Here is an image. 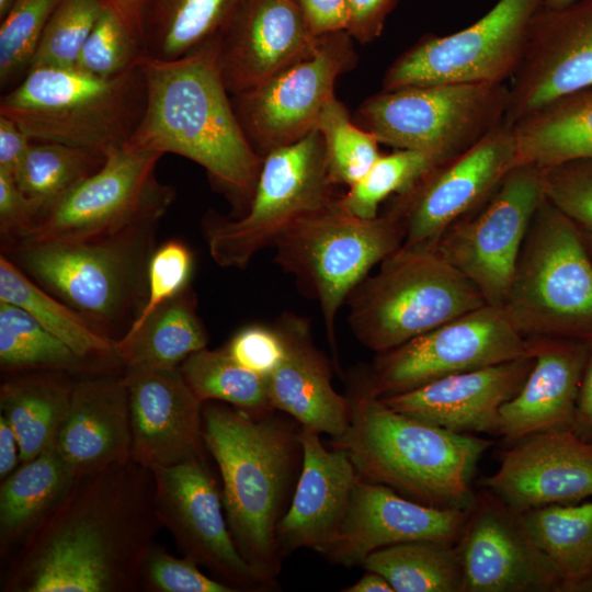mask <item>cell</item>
Instances as JSON below:
<instances>
[{"label":"cell","mask_w":592,"mask_h":592,"mask_svg":"<svg viewBox=\"0 0 592 592\" xmlns=\"http://www.w3.org/2000/svg\"><path fill=\"white\" fill-rule=\"evenodd\" d=\"M225 348L238 364L265 377L284 356V341L277 328L258 325L239 330Z\"/></svg>","instance_id":"cell-49"},{"label":"cell","mask_w":592,"mask_h":592,"mask_svg":"<svg viewBox=\"0 0 592 592\" xmlns=\"http://www.w3.org/2000/svg\"><path fill=\"white\" fill-rule=\"evenodd\" d=\"M132 424V459L152 469L206 458L203 403L180 367L124 366Z\"/></svg>","instance_id":"cell-24"},{"label":"cell","mask_w":592,"mask_h":592,"mask_svg":"<svg viewBox=\"0 0 592 592\" xmlns=\"http://www.w3.org/2000/svg\"><path fill=\"white\" fill-rule=\"evenodd\" d=\"M577 0H546L545 7L551 8V9H558L566 7Z\"/></svg>","instance_id":"cell-58"},{"label":"cell","mask_w":592,"mask_h":592,"mask_svg":"<svg viewBox=\"0 0 592 592\" xmlns=\"http://www.w3.org/2000/svg\"><path fill=\"white\" fill-rule=\"evenodd\" d=\"M55 448L75 478L132 459L130 410L123 375L109 372L76 378Z\"/></svg>","instance_id":"cell-28"},{"label":"cell","mask_w":592,"mask_h":592,"mask_svg":"<svg viewBox=\"0 0 592 592\" xmlns=\"http://www.w3.org/2000/svg\"><path fill=\"white\" fill-rule=\"evenodd\" d=\"M482 485L519 513L592 499V442L573 429L527 435L509 445Z\"/></svg>","instance_id":"cell-23"},{"label":"cell","mask_w":592,"mask_h":592,"mask_svg":"<svg viewBox=\"0 0 592 592\" xmlns=\"http://www.w3.org/2000/svg\"><path fill=\"white\" fill-rule=\"evenodd\" d=\"M346 303L352 332L376 353L487 304L435 249L402 246L353 289Z\"/></svg>","instance_id":"cell-8"},{"label":"cell","mask_w":592,"mask_h":592,"mask_svg":"<svg viewBox=\"0 0 592 592\" xmlns=\"http://www.w3.org/2000/svg\"><path fill=\"white\" fill-rule=\"evenodd\" d=\"M400 0H346L349 25L346 32L354 41L367 44L377 39L386 20Z\"/></svg>","instance_id":"cell-51"},{"label":"cell","mask_w":592,"mask_h":592,"mask_svg":"<svg viewBox=\"0 0 592 592\" xmlns=\"http://www.w3.org/2000/svg\"><path fill=\"white\" fill-rule=\"evenodd\" d=\"M139 65L146 83L145 110L125 147L194 161L244 213L262 159L250 145L221 80L215 42L172 60L145 55Z\"/></svg>","instance_id":"cell-2"},{"label":"cell","mask_w":592,"mask_h":592,"mask_svg":"<svg viewBox=\"0 0 592 592\" xmlns=\"http://www.w3.org/2000/svg\"><path fill=\"white\" fill-rule=\"evenodd\" d=\"M20 462V444L16 433L8 421L0 413V478L1 480L10 475Z\"/></svg>","instance_id":"cell-55"},{"label":"cell","mask_w":592,"mask_h":592,"mask_svg":"<svg viewBox=\"0 0 592 592\" xmlns=\"http://www.w3.org/2000/svg\"><path fill=\"white\" fill-rule=\"evenodd\" d=\"M351 423L332 446L344 449L364 480L436 508H466L477 462L493 441L456 433L398 412L358 382Z\"/></svg>","instance_id":"cell-4"},{"label":"cell","mask_w":592,"mask_h":592,"mask_svg":"<svg viewBox=\"0 0 592 592\" xmlns=\"http://www.w3.org/2000/svg\"><path fill=\"white\" fill-rule=\"evenodd\" d=\"M75 477L50 447L22 462L0 486V557L5 562L29 533L53 509Z\"/></svg>","instance_id":"cell-32"},{"label":"cell","mask_w":592,"mask_h":592,"mask_svg":"<svg viewBox=\"0 0 592 592\" xmlns=\"http://www.w3.org/2000/svg\"><path fill=\"white\" fill-rule=\"evenodd\" d=\"M546 0H498L469 26L425 35L386 70L383 90L447 82L505 83L516 71Z\"/></svg>","instance_id":"cell-12"},{"label":"cell","mask_w":592,"mask_h":592,"mask_svg":"<svg viewBox=\"0 0 592 592\" xmlns=\"http://www.w3.org/2000/svg\"><path fill=\"white\" fill-rule=\"evenodd\" d=\"M151 471L156 515L182 556L207 568L237 591L266 589L232 539L221 490L206 458H192Z\"/></svg>","instance_id":"cell-18"},{"label":"cell","mask_w":592,"mask_h":592,"mask_svg":"<svg viewBox=\"0 0 592 592\" xmlns=\"http://www.w3.org/2000/svg\"><path fill=\"white\" fill-rule=\"evenodd\" d=\"M161 157L126 147L109 151L103 166L44 213L21 241L80 240L159 223L175 198L174 189L156 175Z\"/></svg>","instance_id":"cell-13"},{"label":"cell","mask_w":592,"mask_h":592,"mask_svg":"<svg viewBox=\"0 0 592 592\" xmlns=\"http://www.w3.org/2000/svg\"><path fill=\"white\" fill-rule=\"evenodd\" d=\"M520 514L532 539L553 565L560 592H576L592 574V499Z\"/></svg>","instance_id":"cell-36"},{"label":"cell","mask_w":592,"mask_h":592,"mask_svg":"<svg viewBox=\"0 0 592 592\" xmlns=\"http://www.w3.org/2000/svg\"><path fill=\"white\" fill-rule=\"evenodd\" d=\"M362 567L382 574L395 592H463L456 543L414 540L384 547Z\"/></svg>","instance_id":"cell-38"},{"label":"cell","mask_w":592,"mask_h":592,"mask_svg":"<svg viewBox=\"0 0 592 592\" xmlns=\"http://www.w3.org/2000/svg\"><path fill=\"white\" fill-rule=\"evenodd\" d=\"M140 65L112 78L76 67L34 68L0 99V115L33 141H50L106 155L127 145L145 110Z\"/></svg>","instance_id":"cell-6"},{"label":"cell","mask_w":592,"mask_h":592,"mask_svg":"<svg viewBox=\"0 0 592 592\" xmlns=\"http://www.w3.org/2000/svg\"><path fill=\"white\" fill-rule=\"evenodd\" d=\"M576 592H592V574L589 576L576 590Z\"/></svg>","instance_id":"cell-60"},{"label":"cell","mask_w":592,"mask_h":592,"mask_svg":"<svg viewBox=\"0 0 592 592\" xmlns=\"http://www.w3.org/2000/svg\"><path fill=\"white\" fill-rule=\"evenodd\" d=\"M528 354L526 340L503 308L486 304L377 353L360 383L369 394L382 398Z\"/></svg>","instance_id":"cell-14"},{"label":"cell","mask_w":592,"mask_h":592,"mask_svg":"<svg viewBox=\"0 0 592 592\" xmlns=\"http://www.w3.org/2000/svg\"><path fill=\"white\" fill-rule=\"evenodd\" d=\"M144 56L141 44L124 21L105 7L75 67L92 76L112 78L138 67Z\"/></svg>","instance_id":"cell-45"},{"label":"cell","mask_w":592,"mask_h":592,"mask_svg":"<svg viewBox=\"0 0 592 592\" xmlns=\"http://www.w3.org/2000/svg\"><path fill=\"white\" fill-rule=\"evenodd\" d=\"M104 8L100 0H61L45 26L29 70L75 67Z\"/></svg>","instance_id":"cell-44"},{"label":"cell","mask_w":592,"mask_h":592,"mask_svg":"<svg viewBox=\"0 0 592 592\" xmlns=\"http://www.w3.org/2000/svg\"><path fill=\"white\" fill-rule=\"evenodd\" d=\"M581 235H582L583 242L587 247V250L592 258V232L581 230Z\"/></svg>","instance_id":"cell-59"},{"label":"cell","mask_w":592,"mask_h":592,"mask_svg":"<svg viewBox=\"0 0 592 592\" xmlns=\"http://www.w3.org/2000/svg\"><path fill=\"white\" fill-rule=\"evenodd\" d=\"M592 86V0L544 7L510 79L504 125Z\"/></svg>","instance_id":"cell-20"},{"label":"cell","mask_w":592,"mask_h":592,"mask_svg":"<svg viewBox=\"0 0 592 592\" xmlns=\"http://www.w3.org/2000/svg\"><path fill=\"white\" fill-rule=\"evenodd\" d=\"M316 36L346 31L349 9L346 0H291Z\"/></svg>","instance_id":"cell-52"},{"label":"cell","mask_w":592,"mask_h":592,"mask_svg":"<svg viewBox=\"0 0 592 592\" xmlns=\"http://www.w3.org/2000/svg\"><path fill=\"white\" fill-rule=\"evenodd\" d=\"M105 7L113 10L127 25L134 36L141 44L140 11L143 0H100Z\"/></svg>","instance_id":"cell-56"},{"label":"cell","mask_w":592,"mask_h":592,"mask_svg":"<svg viewBox=\"0 0 592 592\" xmlns=\"http://www.w3.org/2000/svg\"><path fill=\"white\" fill-rule=\"evenodd\" d=\"M0 300L26 310L80 357L112 369L113 365H123L115 353V341L36 284L3 253L0 254Z\"/></svg>","instance_id":"cell-35"},{"label":"cell","mask_w":592,"mask_h":592,"mask_svg":"<svg viewBox=\"0 0 592 592\" xmlns=\"http://www.w3.org/2000/svg\"><path fill=\"white\" fill-rule=\"evenodd\" d=\"M105 155L69 145L33 141L15 181L39 217L96 172ZM38 217V218H39Z\"/></svg>","instance_id":"cell-39"},{"label":"cell","mask_w":592,"mask_h":592,"mask_svg":"<svg viewBox=\"0 0 592 592\" xmlns=\"http://www.w3.org/2000/svg\"><path fill=\"white\" fill-rule=\"evenodd\" d=\"M524 339L592 345V258L580 228L545 196L523 241L501 306Z\"/></svg>","instance_id":"cell-7"},{"label":"cell","mask_w":592,"mask_h":592,"mask_svg":"<svg viewBox=\"0 0 592 592\" xmlns=\"http://www.w3.org/2000/svg\"><path fill=\"white\" fill-rule=\"evenodd\" d=\"M345 592H395L390 583L379 573L367 571L356 583L343 589Z\"/></svg>","instance_id":"cell-57"},{"label":"cell","mask_w":592,"mask_h":592,"mask_svg":"<svg viewBox=\"0 0 592 592\" xmlns=\"http://www.w3.org/2000/svg\"><path fill=\"white\" fill-rule=\"evenodd\" d=\"M32 143L14 121L0 115V171L15 179Z\"/></svg>","instance_id":"cell-53"},{"label":"cell","mask_w":592,"mask_h":592,"mask_svg":"<svg viewBox=\"0 0 592 592\" xmlns=\"http://www.w3.org/2000/svg\"><path fill=\"white\" fill-rule=\"evenodd\" d=\"M272 411L214 402L202 409L203 440L220 473L229 531L266 590L276 587L283 559L276 527L303 462L299 430Z\"/></svg>","instance_id":"cell-3"},{"label":"cell","mask_w":592,"mask_h":592,"mask_svg":"<svg viewBox=\"0 0 592 592\" xmlns=\"http://www.w3.org/2000/svg\"><path fill=\"white\" fill-rule=\"evenodd\" d=\"M468 506L436 508L411 500L392 488L357 480L343 523L320 554L329 562L354 567L384 547L414 542L456 543Z\"/></svg>","instance_id":"cell-22"},{"label":"cell","mask_w":592,"mask_h":592,"mask_svg":"<svg viewBox=\"0 0 592 592\" xmlns=\"http://www.w3.org/2000/svg\"><path fill=\"white\" fill-rule=\"evenodd\" d=\"M180 369L202 402H225L249 413L274 410L267 397L266 377L238 364L225 346L194 352Z\"/></svg>","instance_id":"cell-40"},{"label":"cell","mask_w":592,"mask_h":592,"mask_svg":"<svg viewBox=\"0 0 592 592\" xmlns=\"http://www.w3.org/2000/svg\"><path fill=\"white\" fill-rule=\"evenodd\" d=\"M456 547L463 592H560L521 514L487 489L474 493Z\"/></svg>","instance_id":"cell-19"},{"label":"cell","mask_w":592,"mask_h":592,"mask_svg":"<svg viewBox=\"0 0 592 592\" xmlns=\"http://www.w3.org/2000/svg\"><path fill=\"white\" fill-rule=\"evenodd\" d=\"M515 166L513 129L504 124L434 166L387 207L402 226V247L434 249L441 235L479 209Z\"/></svg>","instance_id":"cell-17"},{"label":"cell","mask_w":592,"mask_h":592,"mask_svg":"<svg viewBox=\"0 0 592 592\" xmlns=\"http://www.w3.org/2000/svg\"><path fill=\"white\" fill-rule=\"evenodd\" d=\"M572 429L580 437L592 442V350L582 375Z\"/></svg>","instance_id":"cell-54"},{"label":"cell","mask_w":592,"mask_h":592,"mask_svg":"<svg viewBox=\"0 0 592 592\" xmlns=\"http://www.w3.org/2000/svg\"><path fill=\"white\" fill-rule=\"evenodd\" d=\"M39 214L19 187L15 179L0 171V235L5 249L25 239L35 227Z\"/></svg>","instance_id":"cell-50"},{"label":"cell","mask_w":592,"mask_h":592,"mask_svg":"<svg viewBox=\"0 0 592 592\" xmlns=\"http://www.w3.org/2000/svg\"><path fill=\"white\" fill-rule=\"evenodd\" d=\"M440 162L435 157L417 150L397 149L389 155H380L371 170L340 196V201L355 216L374 218L383 201L409 190Z\"/></svg>","instance_id":"cell-42"},{"label":"cell","mask_w":592,"mask_h":592,"mask_svg":"<svg viewBox=\"0 0 592 592\" xmlns=\"http://www.w3.org/2000/svg\"><path fill=\"white\" fill-rule=\"evenodd\" d=\"M151 469L77 477L4 562L1 592H132L161 526Z\"/></svg>","instance_id":"cell-1"},{"label":"cell","mask_w":592,"mask_h":592,"mask_svg":"<svg viewBox=\"0 0 592 592\" xmlns=\"http://www.w3.org/2000/svg\"><path fill=\"white\" fill-rule=\"evenodd\" d=\"M61 0H15L0 24V86L27 73L45 26Z\"/></svg>","instance_id":"cell-43"},{"label":"cell","mask_w":592,"mask_h":592,"mask_svg":"<svg viewBox=\"0 0 592 592\" xmlns=\"http://www.w3.org/2000/svg\"><path fill=\"white\" fill-rule=\"evenodd\" d=\"M545 198L581 230L592 232V159L540 167Z\"/></svg>","instance_id":"cell-46"},{"label":"cell","mask_w":592,"mask_h":592,"mask_svg":"<svg viewBox=\"0 0 592 592\" xmlns=\"http://www.w3.org/2000/svg\"><path fill=\"white\" fill-rule=\"evenodd\" d=\"M14 1L15 0H0V18L1 19L8 13L10 8L14 3Z\"/></svg>","instance_id":"cell-61"},{"label":"cell","mask_w":592,"mask_h":592,"mask_svg":"<svg viewBox=\"0 0 592 592\" xmlns=\"http://www.w3.org/2000/svg\"><path fill=\"white\" fill-rule=\"evenodd\" d=\"M533 363L528 354L379 399L398 412L452 432L498 436L500 408L520 390Z\"/></svg>","instance_id":"cell-25"},{"label":"cell","mask_w":592,"mask_h":592,"mask_svg":"<svg viewBox=\"0 0 592 592\" xmlns=\"http://www.w3.org/2000/svg\"><path fill=\"white\" fill-rule=\"evenodd\" d=\"M77 377L35 371L9 375L1 384L0 410L16 433L20 463L55 446Z\"/></svg>","instance_id":"cell-30"},{"label":"cell","mask_w":592,"mask_h":592,"mask_svg":"<svg viewBox=\"0 0 592 592\" xmlns=\"http://www.w3.org/2000/svg\"><path fill=\"white\" fill-rule=\"evenodd\" d=\"M158 225L80 240L20 241L1 253L99 332L117 341L145 306Z\"/></svg>","instance_id":"cell-5"},{"label":"cell","mask_w":592,"mask_h":592,"mask_svg":"<svg viewBox=\"0 0 592 592\" xmlns=\"http://www.w3.org/2000/svg\"><path fill=\"white\" fill-rule=\"evenodd\" d=\"M276 328L284 341V356L266 376L271 407L303 428L332 439L341 436L351 423L352 402L333 388L330 362L315 346L308 322L287 314Z\"/></svg>","instance_id":"cell-29"},{"label":"cell","mask_w":592,"mask_h":592,"mask_svg":"<svg viewBox=\"0 0 592 592\" xmlns=\"http://www.w3.org/2000/svg\"><path fill=\"white\" fill-rule=\"evenodd\" d=\"M533 366L514 397L500 408L498 436L508 444L538 432L572 429L592 345L566 339H525Z\"/></svg>","instance_id":"cell-27"},{"label":"cell","mask_w":592,"mask_h":592,"mask_svg":"<svg viewBox=\"0 0 592 592\" xmlns=\"http://www.w3.org/2000/svg\"><path fill=\"white\" fill-rule=\"evenodd\" d=\"M0 367L9 375L35 371L64 372L73 376L113 372L80 357L26 310L2 300Z\"/></svg>","instance_id":"cell-37"},{"label":"cell","mask_w":592,"mask_h":592,"mask_svg":"<svg viewBox=\"0 0 592 592\" xmlns=\"http://www.w3.org/2000/svg\"><path fill=\"white\" fill-rule=\"evenodd\" d=\"M241 0H143L140 36L145 55L181 58L214 41Z\"/></svg>","instance_id":"cell-34"},{"label":"cell","mask_w":592,"mask_h":592,"mask_svg":"<svg viewBox=\"0 0 592 592\" xmlns=\"http://www.w3.org/2000/svg\"><path fill=\"white\" fill-rule=\"evenodd\" d=\"M353 41L346 31L322 35L311 55L231 96L239 123L261 159L316 128L323 106L335 95V81L356 66Z\"/></svg>","instance_id":"cell-16"},{"label":"cell","mask_w":592,"mask_h":592,"mask_svg":"<svg viewBox=\"0 0 592 592\" xmlns=\"http://www.w3.org/2000/svg\"><path fill=\"white\" fill-rule=\"evenodd\" d=\"M318 129L272 150L262 158L248 208L240 217H208L204 224L213 260L224 267L244 269L297 219L335 195Z\"/></svg>","instance_id":"cell-11"},{"label":"cell","mask_w":592,"mask_h":592,"mask_svg":"<svg viewBox=\"0 0 592 592\" xmlns=\"http://www.w3.org/2000/svg\"><path fill=\"white\" fill-rule=\"evenodd\" d=\"M543 198L540 167L517 164L479 209L441 235L434 249L473 283L487 304L502 306Z\"/></svg>","instance_id":"cell-15"},{"label":"cell","mask_w":592,"mask_h":592,"mask_svg":"<svg viewBox=\"0 0 592 592\" xmlns=\"http://www.w3.org/2000/svg\"><path fill=\"white\" fill-rule=\"evenodd\" d=\"M403 237L389 210L361 218L334 196L297 219L273 244L277 265L318 303L335 357L340 308L368 272L402 246Z\"/></svg>","instance_id":"cell-9"},{"label":"cell","mask_w":592,"mask_h":592,"mask_svg":"<svg viewBox=\"0 0 592 592\" xmlns=\"http://www.w3.org/2000/svg\"><path fill=\"white\" fill-rule=\"evenodd\" d=\"M318 432L300 426L303 462L291 504L276 527L282 558L300 548L321 554L338 534L360 479L348 453L327 449Z\"/></svg>","instance_id":"cell-26"},{"label":"cell","mask_w":592,"mask_h":592,"mask_svg":"<svg viewBox=\"0 0 592 592\" xmlns=\"http://www.w3.org/2000/svg\"><path fill=\"white\" fill-rule=\"evenodd\" d=\"M193 258L181 241L169 240L150 259L145 306L126 333L135 331L159 306L189 286Z\"/></svg>","instance_id":"cell-48"},{"label":"cell","mask_w":592,"mask_h":592,"mask_svg":"<svg viewBox=\"0 0 592 592\" xmlns=\"http://www.w3.org/2000/svg\"><path fill=\"white\" fill-rule=\"evenodd\" d=\"M316 129L322 136L329 179L349 187L358 182L380 157L378 140L358 126L334 95L323 106Z\"/></svg>","instance_id":"cell-41"},{"label":"cell","mask_w":592,"mask_h":592,"mask_svg":"<svg viewBox=\"0 0 592 592\" xmlns=\"http://www.w3.org/2000/svg\"><path fill=\"white\" fill-rule=\"evenodd\" d=\"M512 129L517 164L592 159V86L546 104Z\"/></svg>","instance_id":"cell-31"},{"label":"cell","mask_w":592,"mask_h":592,"mask_svg":"<svg viewBox=\"0 0 592 592\" xmlns=\"http://www.w3.org/2000/svg\"><path fill=\"white\" fill-rule=\"evenodd\" d=\"M196 308L190 286L159 306L135 331L115 341L123 366L177 368L206 348L208 337Z\"/></svg>","instance_id":"cell-33"},{"label":"cell","mask_w":592,"mask_h":592,"mask_svg":"<svg viewBox=\"0 0 592 592\" xmlns=\"http://www.w3.org/2000/svg\"><path fill=\"white\" fill-rule=\"evenodd\" d=\"M319 37L291 0H241L214 39L228 93L252 90L308 57Z\"/></svg>","instance_id":"cell-21"},{"label":"cell","mask_w":592,"mask_h":592,"mask_svg":"<svg viewBox=\"0 0 592 592\" xmlns=\"http://www.w3.org/2000/svg\"><path fill=\"white\" fill-rule=\"evenodd\" d=\"M508 98L506 83L409 86L367 98L354 122L379 144L444 161L504 124Z\"/></svg>","instance_id":"cell-10"},{"label":"cell","mask_w":592,"mask_h":592,"mask_svg":"<svg viewBox=\"0 0 592 592\" xmlns=\"http://www.w3.org/2000/svg\"><path fill=\"white\" fill-rule=\"evenodd\" d=\"M140 590L151 592H236L229 584L205 576L193 560L171 555L155 542L143 568Z\"/></svg>","instance_id":"cell-47"}]
</instances>
